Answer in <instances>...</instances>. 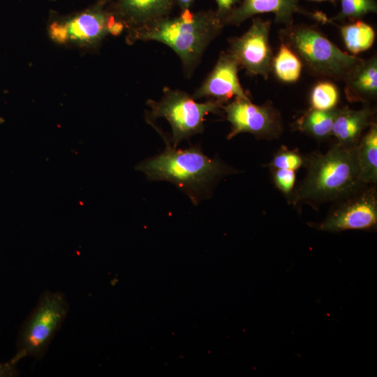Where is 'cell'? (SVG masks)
<instances>
[{"mask_svg": "<svg viewBox=\"0 0 377 377\" xmlns=\"http://www.w3.org/2000/svg\"><path fill=\"white\" fill-rule=\"evenodd\" d=\"M150 110L147 121H153L159 117L166 119L172 128V146L175 148L179 143L204 130L205 117L209 113H217L223 104L209 99L198 103L185 91L164 89L160 101L149 100Z\"/></svg>", "mask_w": 377, "mask_h": 377, "instance_id": "7", "label": "cell"}, {"mask_svg": "<svg viewBox=\"0 0 377 377\" xmlns=\"http://www.w3.org/2000/svg\"><path fill=\"white\" fill-rule=\"evenodd\" d=\"M124 24L108 8L98 1L75 13L52 17L47 31L54 42L81 47H94L108 34L117 36Z\"/></svg>", "mask_w": 377, "mask_h": 377, "instance_id": "6", "label": "cell"}, {"mask_svg": "<svg viewBox=\"0 0 377 377\" xmlns=\"http://www.w3.org/2000/svg\"><path fill=\"white\" fill-rule=\"evenodd\" d=\"M223 108L231 124L228 139L242 133L257 137H274L281 131L279 115L271 105H258L249 98H235Z\"/></svg>", "mask_w": 377, "mask_h": 377, "instance_id": "9", "label": "cell"}, {"mask_svg": "<svg viewBox=\"0 0 377 377\" xmlns=\"http://www.w3.org/2000/svg\"><path fill=\"white\" fill-rule=\"evenodd\" d=\"M239 64L228 52H221L218 61L201 86L192 97L207 98L224 103L232 98L248 99L238 77Z\"/></svg>", "mask_w": 377, "mask_h": 377, "instance_id": "10", "label": "cell"}, {"mask_svg": "<svg viewBox=\"0 0 377 377\" xmlns=\"http://www.w3.org/2000/svg\"><path fill=\"white\" fill-rule=\"evenodd\" d=\"M360 182L357 148L339 144L311 161L297 196L301 200L333 199L352 191Z\"/></svg>", "mask_w": 377, "mask_h": 377, "instance_id": "4", "label": "cell"}, {"mask_svg": "<svg viewBox=\"0 0 377 377\" xmlns=\"http://www.w3.org/2000/svg\"><path fill=\"white\" fill-rule=\"evenodd\" d=\"M224 25L215 10L193 13L188 9L177 17L168 15L128 30L127 41L155 40L168 45L179 56L185 71L190 75Z\"/></svg>", "mask_w": 377, "mask_h": 377, "instance_id": "1", "label": "cell"}, {"mask_svg": "<svg viewBox=\"0 0 377 377\" xmlns=\"http://www.w3.org/2000/svg\"><path fill=\"white\" fill-rule=\"evenodd\" d=\"M339 29L345 46L354 54L369 49L374 43V29L363 21L355 20Z\"/></svg>", "mask_w": 377, "mask_h": 377, "instance_id": "18", "label": "cell"}, {"mask_svg": "<svg viewBox=\"0 0 377 377\" xmlns=\"http://www.w3.org/2000/svg\"><path fill=\"white\" fill-rule=\"evenodd\" d=\"M309 1H316V2H329L334 5L337 4V3L338 2L337 0H309Z\"/></svg>", "mask_w": 377, "mask_h": 377, "instance_id": "27", "label": "cell"}, {"mask_svg": "<svg viewBox=\"0 0 377 377\" xmlns=\"http://www.w3.org/2000/svg\"><path fill=\"white\" fill-rule=\"evenodd\" d=\"M281 38L318 76L345 82L364 61L343 52L313 26L292 24L281 30Z\"/></svg>", "mask_w": 377, "mask_h": 377, "instance_id": "3", "label": "cell"}, {"mask_svg": "<svg viewBox=\"0 0 377 377\" xmlns=\"http://www.w3.org/2000/svg\"><path fill=\"white\" fill-rule=\"evenodd\" d=\"M303 64L297 54L284 42L273 57L272 71L279 80L285 83L297 82L302 71Z\"/></svg>", "mask_w": 377, "mask_h": 377, "instance_id": "17", "label": "cell"}, {"mask_svg": "<svg viewBox=\"0 0 377 377\" xmlns=\"http://www.w3.org/2000/svg\"><path fill=\"white\" fill-rule=\"evenodd\" d=\"M359 180L376 183L377 180V126L372 123L357 147Z\"/></svg>", "mask_w": 377, "mask_h": 377, "instance_id": "16", "label": "cell"}, {"mask_svg": "<svg viewBox=\"0 0 377 377\" xmlns=\"http://www.w3.org/2000/svg\"><path fill=\"white\" fill-rule=\"evenodd\" d=\"M371 117L372 112L368 108L357 110L348 108L339 109L331 134L336 137L339 145H353L363 130L371 124Z\"/></svg>", "mask_w": 377, "mask_h": 377, "instance_id": "14", "label": "cell"}, {"mask_svg": "<svg viewBox=\"0 0 377 377\" xmlns=\"http://www.w3.org/2000/svg\"><path fill=\"white\" fill-rule=\"evenodd\" d=\"M108 8L128 30L170 15L173 0H113Z\"/></svg>", "mask_w": 377, "mask_h": 377, "instance_id": "13", "label": "cell"}, {"mask_svg": "<svg viewBox=\"0 0 377 377\" xmlns=\"http://www.w3.org/2000/svg\"><path fill=\"white\" fill-rule=\"evenodd\" d=\"M377 223V202L374 191H367L348 201L318 226L323 230H369Z\"/></svg>", "mask_w": 377, "mask_h": 377, "instance_id": "11", "label": "cell"}, {"mask_svg": "<svg viewBox=\"0 0 377 377\" xmlns=\"http://www.w3.org/2000/svg\"><path fill=\"white\" fill-rule=\"evenodd\" d=\"M154 128L165 141L166 148L160 154L142 162L137 169L149 180L172 182L198 205L217 178L226 173V168L219 161L205 155L199 146L186 149L170 146L163 133Z\"/></svg>", "mask_w": 377, "mask_h": 377, "instance_id": "2", "label": "cell"}, {"mask_svg": "<svg viewBox=\"0 0 377 377\" xmlns=\"http://www.w3.org/2000/svg\"><path fill=\"white\" fill-rule=\"evenodd\" d=\"M339 109L318 110L311 109L297 122L300 130L317 138H323L332 133L334 119Z\"/></svg>", "mask_w": 377, "mask_h": 377, "instance_id": "19", "label": "cell"}, {"mask_svg": "<svg viewBox=\"0 0 377 377\" xmlns=\"http://www.w3.org/2000/svg\"><path fill=\"white\" fill-rule=\"evenodd\" d=\"M17 363L10 359L6 362H0V377H12L18 375Z\"/></svg>", "mask_w": 377, "mask_h": 377, "instance_id": "25", "label": "cell"}, {"mask_svg": "<svg viewBox=\"0 0 377 377\" xmlns=\"http://www.w3.org/2000/svg\"><path fill=\"white\" fill-rule=\"evenodd\" d=\"M339 98L337 86L330 81L318 82L310 94L312 109L330 110L335 108Z\"/></svg>", "mask_w": 377, "mask_h": 377, "instance_id": "20", "label": "cell"}, {"mask_svg": "<svg viewBox=\"0 0 377 377\" xmlns=\"http://www.w3.org/2000/svg\"><path fill=\"white\" fill-rule=\"evenodd\" d=\"M340 2L341 10L332 20L341 21L346 19L356 20L363 16L377 12L376 0H337Z\"/></svg>", "mask_w": 377, "mask_h": 377, "instance_id": "21", "label": "cell"}, {"mask_svg": "<svg viewBox=\"0 0 377 377\" xmlns=\"http://www.w3.org/2000/svg\"><path fill=\"white\" fill-rule=\"evenodd\" d=\"M217 5L215 10L218 17L223 21L230 15L232 11L242 2V0H214Z\"/></svg>", "mask_w": 377, "mask_h": 377, "instance_id": "24", "label": "cell"}, {"mask_svg": "<svg viewBox=\"0 0 377 377\" xmlns=\"http://www.w3.org/2000/svg\"><path fill=\"white\" fill-rule=\"evenodd\" d=\"M303 163L302 156L292 151L283 150L277 153L273 158L272 166L274 169H286L295 170Z\"/></svg>", "mask_w": 377, "mask_h": 377, "instance_id": "22", "label": "cell"}, {"mask_svg": "<svg viewBox=\"0 0 377 377\" xmlns=\"http://www.w3.org/2000/svg\"><path fill=\"white\" fill-rule=\"evenodd\" d=\"M274 181L276 186L284 193H289L295 182V170L286 169H275Z\"/></svg>", "mask_w": 377, "mask_h": 377, "instance_id": "23", "label": "cell"}, {"mask_svg": "<svg viewBox=\"0 0 377 377\" xmlns=\"http://www.w3.org/2000/svg\"><path fill=\"white\" fill-rule=\"evenodd\" d=\"M98 1L105 3H108L111 2L113 0H98Z\"/></svg>", "mask_w": 377, "mask_h": 377, "instance_id": "28", "label": "cell"}, {"mask_svg": "<svg viewBox=\"0 0 377 377\" xmlns=\"http://www.w3.org/2000/svg\"><path fill=\"white\" fill-rule=\"evenodd\" d=\"M269 13L274 14L276 22L284 24L286 27L293 24L296 13L311 16L323 22L327 20L322 13H311L303 9L299 4V0H242L226 19L224 24L237 26L256 15Z\"/></svg>", "mask_w": 377, "mask_h": 377, "instance_id": "12", "label": "cell"}, {"mask_svg": "<svg viewBox=\"0 0 377 377\" xmlns=\"http://www.w3.org/2000/svg\"><path fill=\"white\" fill-rule=\"evenodd\" d=\"M175 6H177L181 11L188 10L195 0H173Z\"/></svg>", "mask_w": 377, "mask_h": 377, "instance_id": "26", "label": "cell"}, {"mask_svg": "<svg viewBox=\"0 0 377 377\" xmlns=\"http://www.w3.org/2000/svg\"><path fill=\"white\" fill-rule=\"evenodd\" d=\"M68 310L69 304L63 293L45 290L20 328L16 353L11 359L17 363L27 357L43 359Z\"/></svg>", "mask_w": 377, "mask_h": 377, "instance_id": "5", "label": "cell"}, {"mask_svg": "<svg viewBox=\"0 0 377 377\" xmlns=\"http://www.w3.org/2000/svg\"><path fill=\"white\" fill-rule=\"evenodd\" d=\"M270 20L253 17L250 28L230 40L229 52L248 74L267 80L272 71L273 54L269 45Z\"/></svg>", "mask_w": 377, "mask_h": 377, "instance_id": "8", "label": "cell"}, {"mask_svg": "<svg viewBox=\"0 0 377 377\" xmlns=\"http://www.w3.org/2000/svg\"><path fill=\"white\" fill-rule=\"evenodd\" d=\"M346 94L350 101H364L377 94V59L364 60L345 81Z\"/></svg>", "mask_w": 377, "mask_h": 377, "instance_id": "15", "label": "cell"}]
</instances>
